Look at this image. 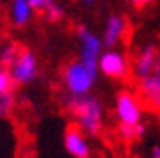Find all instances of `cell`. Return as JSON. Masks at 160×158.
<instances>
[{"mask_svg":"<svg viewBox=\"0 0 160 158\" xmlns=\"http://www.w3.org/2000/svg\"><path fill=\"white\" fill-rule=\"evenodd\" d=\"M125 20L121 16H110L105 25V32H103V43L107 46H116L121 41L125 34Z\"/></svg>","mask_w":160,"mask_h":158,"instance_id":"9","label":"cell"},{"mask_svg":"<svg viewBox=\"0 0 160 158\" xmlns=\"http://www.w3.org/2000/svg\"><path fill=\"white\" fill-rule=\"evenodd\" d=\"M151 158H160V146L151 147Z\"/></svg>","mask_w":160,"mask_h":158,"instance_id":"20","label":"cell"},{"mask_svg":"<svg viewBox=\"0 0 160 158\" xmlns=\"http://www.w3.org/2000/svg\"><path fill=\"white\" fill-rule=\"evenodd\" d=\"M84 2H86V4H92V2H94V0H84Z\"/></svg>","mask_w":160,"mask_h":158,"instance_id":"22","label":"cell"},{"mask_svg":"<svg viewBox=\"0 0 160 158\" xmlns=\"http://www.w3.org/2000/svg\"><path fill=\"white\" fill-rule=\"evenodd\" d=\"M46 14H48V18H50L52 22H57V20L62 18L64 11H62V7H61V6H57L55 2H52L50 6L46 7Z\"/></svg>","mask_w":160,"mask_h":158,"instance_id":"15","label":"cell"},{"mask_svg":"<svg viewBox=\"0 0 160 158\" xmlns=\"http://www.w3.org/2000/svg\"><path fill=\"white\" fill-rule=\"evenodd\" d=\"M141 94H142L146 100H148L155 108L160 110V87L157 84L155 77H146V78H141Z\"/></svg>","mask_w":160,"mask_h":158,"instance_id":"10","label":"cell"},{"mask_svg":"<svg viewBox=\"0 0 160 158\" xmlns=\"http://www.w3.org/2000/svg\"><path fill=\"white\" fill-rule=\"evenodd\" d=\"M144 133H146V126H144L142 123L135 124V135H137V139H141V137H144Z\"/></svg>","mask_w":160,"mask_h":158,"instance_id":"18","label":"cell"},{"mask_svg":"<svg viewBox=\"0 0 160 158\" xmlns=\"http://www.w3.org/2000/svg\"><path fill=\"white\" fill-rule=\"evenodd\" d=\"M116 116L119 119L121 124H135L141 123V116H142V108L137 98L132 92H119L116 98Z\"/></svg>","mask_w":160,"mask_h":158,"instance_id":"3","label":"cell"},{"mask_svg":"<svg viewBox=\"0 0 160 158\" xmlns=\"http://www.w3.org/2000/svg\"><path fill=\"white\" fill-rule=\"evenodd\" d=\"M12 94L11 92H7V94H2L0 96V116H6V114L11 112L12 108Z\"/></svg>","mask_w":160,"mask_h":158,"instance_id":"14","label":"cell"},{"mask_svg":"<svg viewBox=\"0 0 160 158\" xmlns=\"http://www.w3.org/2000/svg\"><path fill=\"white\" fill-rule=\"evenodd\" d=\"M160 55L158 50L155 48L153 45L144 46L141 53L135 57L133 61V73L137 75L139 78H146V77H151L155 73V68H157V62H158Z\"/></svg>","mask_w":160,"mask_h":158,"instance_id":"8","label":"cell"},{"mask_svg":"<svg viewBox=\"0 0 160 158\" xmlns=\"http://www.w3.org/2000/svg\"><path fill=\"white\" fill-rule=\"evenodd\" d=\"M96 80V71L91 69L84 61L69 62L64 69V84L71 96H84L89 94Z\"/></svg>","mask_w":160,"mask_h":158,"instance_id":"2","label":"cell"},{"mask_svg":"<svg viewBox=\"0 0 160 158\" xmlns=\"http://www.w3.org/2000/svg\"><path fill=\"white\" fill-rule=\"evenodd\" d=\"M119 135H121L123 141L137 139V135H135V126H132V124H121L119 123Z\"/></svg>","mask_w":160,"mask_h":158,"instance_id":"16","label":"cell"},{"mask_svg":"<svg viewBox=\"0 0 160 158\" xmlns=\"http://www.w3.org/2000/svg\"><path fill=\"white\" fill-rule=\"evenodd\" d=\"M64 147L75 158H89V155H91V147H89V142H87L84 131L75 126L68 128V131L64 133Z\"/></svg>","mask_w":160,"mask_h":158,"instance_id":"7","label":"cell"},{"mask_svg":"<svg viewBox=\"0 0 160 158\" xmlns=\"http://www.w3.org/2000/svg\"><path fill=\"white\" fill-rule=\"evenodd\" d=\"M12 80L16 84H29L36 78L38 75V62H36V57L32 52L23 50L20 52L18 59L11 64V69H9Z\"/></svg>","mask_w":160,"mask_h":158,"instance_id":"4","label":"cell"},{"mask_svg":"<svg viewBox=\"0 0 160 158\" xmlns=\"http://www.w3.org/2000/svg\"><path fill=\"white\" fill-rule=\"evenodd\" d=\"M98 69L110 78H125L128 73V62H126L123 53L116 50H107L100 55Z\"/></svg>","mask_w":160,"mask_h":158,"instance_id":"6","label":"cell"},{"mask_svg":"<svg viewBox=\"0 0 160 158\" xmlns=\"http://www.w3.org/2000/svg\"><path fill=\"white\" fill-rule=\"evenodd\" d=\"M78 39L82 45V59L91 69L98 71V61L102 55V41L98 36H94L91 30H87L86 27L78 28Z\"/></svg>","mask_w":160,"mask_h":158,"instance_id":"5","label":"cell"},{"mask_svg":"<svg viewBox=\"0 0 160 158\" xmlns=\"http://www.w3.org/2000/svg\"><path fill=\"white\" fill-rule=\"evenodd\" d=\"M69 114L77 119L78 128L84 133L89 135H96L100 128H102L103 121V108L102 103L98 101L91 94H84V96H69L66 101Z\"/></svg>","mask_w":160,"mask_h":158,"instance_id":"1","label":"cell"},{"mask_svg":"<svg viewBox=\"0 0 160 158\" xmlns=\"http://www.w3.org/2000/svg\"><path fill=\"white\" fill-rule=\"evenodd\" d=\"M18 55H20V48L16 45H6L0 52V64L11 68V64L18 59Z\"/></svg>","mask_w":160,"mask_h":158,"instance_id":"12","label":"cell"},{"mask_svg":"<svg viewBox=\"0 0 160 158\" xmlns=\"http://www.w3.org/2000/svg\"><path fill=\"white\" fill-rule=\"evenodd\" d=\"M132 2H133L137 7H141V6H148V4H151L153 0H132Z\"/></svg>","mask_w":160,"mask_h":158,"instance_id":"21","label":"cell"},{"mask_svg":"<svg viewBox=\"0 0 160 158\" xmlns=\"http://www.w3.org/2000/svg\"><path fill=\"white\" fill-rule=\"evenodd\" d=\"M30 6L32 7H38V9H46V7L50 6L53 0H29Z\"/></svg>","mask_w":160,"mask_h":158,"instance_id":"17","label":"cell"},{"mask_svg":"<svg viewBox=\"0 0 160 158\" xmlns=\"http://www.w3.org/2000/svg\"><path fill=\"white\" fill-rule=\"evenodd\" d=\"M12 84H14V80H12L11 73L0 68V96H2V94H7V92H11Z\"/></svg>","mask_w":160,"mask_h":158,"instance_id":"13","label":"cell"},{"mask_svg":"<svg viewBox=\"0 0 160 158\" xmlns=\"http://www.w3.org/2000/svg\"><path fill=\"white\" fill-rule=\"evenodd\" d=\"M32 14V6L29 0H12V7H11V20L14 25L22 27L30 20Z\"/></svg>","mask_w":160,"mask_h":158,"instance_id":"11","label":"cell"},{"mask_svg":"<svg viewBox=\"0 0 160 158\" xmlns=\"http://www.w3.org/2000/svg\"><path fill=\"white\" fill-rule=\"evenodd\" d=\"M153 77H155V80H157V84H158V87H160V59H158V62H157V68H155Z\"/></svg>","mask_w":160,"mask_h":158,"instance_id":"19","label":"cell"}]
</instances>
